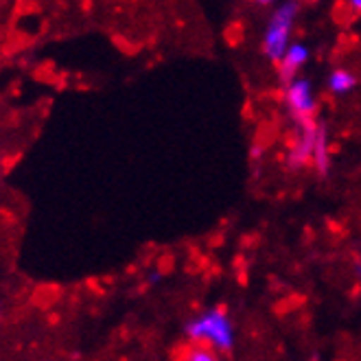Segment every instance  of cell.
Here are the masks:
<instances>
[{
  "instance_id": "cell-6",
  "label": "cell",
  "mask_w": 361,
  "mask_h": 361,
  "mask_svg": "<svg viewBox=\"0 0 361 361\" xmlns=\"http://www.w3.org/2000/svg\"><path fill=\"white\" fill-rule=\"evenodd\" d=\"M355 83H357V77L350 71H344V68L331 73V77H329V88H331L333 94H346V92H350L355 88Z\"/></svg>"
},
{
  "instance_id": "cell-8",
  "label": "cell",
  "mask_w": 361,
  "mask_h": 361,
  "mask_svg": "<svg viewBox=\"0 0 361 361\" xmlns=\"http://www.w3.org/2000/svg\"><path fill=\"white\" fill-rule=\"evenodd\" d=\"M186 361H219V359L208 346H190L186 353Z\"/></svg>"
},
{
  "instance_id": "cell-7",
  "label": "cell",
  "mask_w": 361,
  "mask_h": 361,
  "mask_svg": "<svg viewBox=\"0 0 361 361\" xmlns=\"http://www.w3.org/2000/svg\"><path fill=\"white\" fill-rule=\"evenodd\" d=\"M313 162H315V166H317V169H320V171H326V164H329V152H326V132H324V127H317Z\"/></svg>"
},
{
  "instance_id": "cell-2",
  "label": "cell",
  "mask_w": 361,
  "mask_h": 361,
  "mask_svg": "<svg viewBox=\"0 0 361 361\" xmlns=\"http://www.w3.org/2000/svg\"><path fill=\"white\" fill-rule=\"evenodd\" d=\"M295 13H298V5L295 3H285L279 5L276 11L271 13L265 35H263V53L271 59V61H279L285 57L287 49H289V33L293 27V20Z\"/></svg>"
},
{
  "instance_id": "cell-10",
  "label": "cell",
  "mask_w": 361,
  "mask_h": 361,
  "mask_svg": "<svg viewBox=\"0 0 361 361\" xmlns=\"http://www.w3.org/2000/svg\"><path fill=\"white\" fill-rule=\"evenodd\" d=\"M357 274L361 276V265H357Z\"/></svg>"
},
{
  "instance_id": "cell-3",
  "label": "cell",
  "mask_w": 361,
  "mask_h": 361,
  "mask_svg": "<svg viewBox=\"0 0 361 361\" xmlns=\"http://www.w3.org/2000/svg\"><path fill=\"white\" fill-rule=\"evenodd\" d=\"M289 110L298 116L300 121L309 123V118L315 112V97L309 79H293L287 83V92H285Z\"/></svg>"
},
{
  "instance_id": "cell-1",
  "label": "cell",
  "mask_w": 361,
  "mask_h": 361,
  "mask_svg": "<svg viewBox=\"0 0 361 361\" xmlns=\"http://www.w3.org/2000/svg\"><path fill=\"white\" fill-rule=\"evenodd\" d=\"M186 335L195 346H212L217 350H232L235 326L221 309H210L186 324Z\"/></svg>"
},
{
  "instance_id": "cell-5",
  "label": "cell",
  "mask_w": 361,
  "mask_h": 361,
  "mask_svg": "<svg viewBox=\"0 0 361 361\" xmlns=\"http://www.w3.org/2000/svg\"><path fill=\"white\" fill-rule=\"evenodd\" d=\"M309 59V51L302 44H289L285 57L281 59V77L283 81L291 83L295 79V73H298Z\"/></svg>"
},
{
  "instance_id": "cell-9",
  "label": "cell",
  "mask_w": 361,
  "mask_h": 361,
  "mask_svg": "<svg viewBox=\"0 0 361 361\" xmlns=\"http://www.w3.org/2000/svg\"><path fill=\"white\" fill-rule=\"evenodd\" d=\"M350 9H355V11L361 13V0H353V3H350Z\"/></svg>"
},
{
  "instance_id": "cell-4",
  "label": "cell",
  "mask_w": 361,
  "mask_h": 361,
  "mask_svg": "<svg viewBox=\"0 0 361 361\" xmlns=\"http://www.w3.org/2000/svg\"><path fill=\"white\" fill-rule=\"evenodd\" d=\"M315 136H317V127H313L311 123H305L302 134L298 138V142L293 145V149L289 154V164L291 166H305L309 160H313V152H315Z\"/></svg>"
}]
</instances>
